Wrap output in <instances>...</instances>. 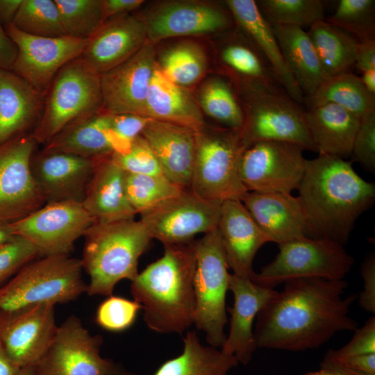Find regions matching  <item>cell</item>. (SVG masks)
Masks as SVG:
<instances>
[{
  "label": "cell",
  "instance_id": "obj_23",
  "mask_svg": "<svg viewBox=\"0 0 375 375\" xmlns=\"http://www.w3.org/2000/svg\"><path fill=\"white\" fill-rule=\"evenodd\" d=\"M219 240L234 275L251 279L258 250L269 242L240 199L222 202L217 225Z\"/></svg>",
  "mask_w": 375,
  "mask_h": 375
},
{
  "label": "cell",
  "instance_id": "obj_6",
  "mask_svg": "<svg viewBox=\"0 0 375 375\" xmlns=\"http://www.w3.org/2000/svg\"><path fill=\"white\" fill-rule=\"evenodd\" d=\"M81 259L56 255L35 259L0 288V312L67 303L87 292Z\"/></svg>",
  "mask_w": 375,
  "mask_h": 375
},
{
  "label": "cell",
  "instance_id": "obj_41",
  "mask_svg": "<svg viewBox=\"0 0 375 375\" xmlns=\"http://www.w3.org/2000/svg\"><path fill=\"white\" fill-rule=\"evenodd\" d=\"M11 24L22 32L32 35H67L54 0H22Z\"/></svg>",
  "mask_w": 375,
  "mask_h": 375
},
{
  "label": "cell",
  "instance_id": "obj_1",
  "mask_svg": "<svg viewBox=\"0 0 375 375\" xmlns=\"http://www.w3.org/2000/svg\"><path fill=\"white\" fill-rule=\"evenodd\" d=\"M344 279L296 278L258 312L253 331L258 348L301 351L318 348L341 331H353L358 322L350 310L358 298L344 296Z\"/></svg>",
  "mask_w": 375,
  "mask_h": 375
},
{
  "label": "cell",
  "instance_id": "obj_10",
  "mask_svg": "<svg viewBox=\"0 0 375 375\" xmlns=\"http://www.w3.org/2000/svg\"><path fill=\"white\" fill-rule=\"evenodd\" d=\"M278 245L275 258L251 278L261 286L274 289L303 278L344 279L354 263L343 245L326 238L303 237Z\"/></svg>",
  "mask_w": 375,
  "mask_h": 375
},
{
  "label": "cell",
  "instance_id": "obj_39",
  "mask_svg": "<svg viewBox=\"0 0 375 375\" xmlns=\"http://www.w3.org/2000/svg\"><path fill=\"white\" fill-rule=\"evenodd\" d=\"M124 188L128 201L136 214L157 206L178 195L184 189L164 175L127 172L124 173Z\"/></svg>",
  "mask_w": 375,
  "mask_h": 375
},
{
  "label": "cell",
  "instance_id": "obj_24",
  "mask_svg": "<svg viewBox=\"0 0 375 375\" xmlns=\"http://www.w3.org/2000/svg\"><path fill=\"white\" fill-rule=\"evenodd\" d=\"M241 201L269 242L280 244L303 237L312 238L297 197L288 193L247 192Z\"/></svg>",
  "mask_w": 375,
  "mask_h": 375
},
{
  "label": "cell",
  "instance_id": "obj_49",
  "mask_svg": "<svg viewBox=\"0 0 375 375\" xmlns=\"http://www.w3.org/2000/svg\"><path fill=\"white\" fill-rule=\"evenodd\" d=\"M351 154L356 160L372 172L375 170V112L360 119Z\"/></svg>",
  "mask_w": 375,
  "mask_h": 375
},
{
  "label": "cell",
  "instance_id": "obj_8",
  "mask_svg": "<svg viewBox=\"0 0 375 375\" xmlns=\"http://www.w3.org/2000/svg\"><path fill=\"white\" fill-rule=\"evenodd\" d=\"M244 149L239 130L205 126L197 131L190 189L208 201L241 200L248 192L240 176Z\"/></svg>",
  "mask_w": 375,
  "mask_h": 375
},
{
  "label": "cell",
  "instance_id": "obj_56",
  "mask_svg": "<svg viewBox=\"0 0 375 375\" xmlns=\"http://www.w3.org/2000/svg\"><path fill=\"white\" fill-rule=\"evenodd\" d=\"M20 369L10 358L0 340V375H17Z\"/></svg>",
  "mask_w": 375,
  "mask_h": 375
},
{
  "label": "cell",
  "instance_id": "obj_60",
  "mask_svg": "<svg viewBox=\"0 0 375 375\" xmlns=\"http://www.w3.org/2000/svg\"><path fill=\"white\" fill-rule=\"evenodd\" d=\"M302 375H339V374L335 371L329 368L321 367V369L319 370L309 372Z\"/></svg>",
  "mask_w": 375,
  "mask_h": 375
},
{
  "label": "cell",
  "instance_id": "obj_14",
  "mask_svg": "<svg viewBox=\"0 0 375 375\" xmlns=\"http://www.w3.org/2000/svg\"><path fill=\"white\" fill-rule=\"evenodd\" d=\"M222 203L201 198L185 188L141 213L140 221L151 238L163 245L185 244L193 241L195 235L217 228Z\"/></svg>",
  "mask_w": 375,
  "mask_h": 375
},
{
  "label": "cell",
  "instance_id": "obj_3",
  "mask_svg": "<svg viewBox=\"0 0 375 375\" xmlns=\"http://www.w3.org/2000/svg\"><path fill=\"white\" fill-rule=\"evenodd\" d=\"M196 258L193 241L165 244L162 257L131 281L147 326L159 333H182L194 322Z\"/></svg>",
  "mask_w": 375,
  "mask_h": 375
},
{
  "label": "cell",
  "instance_id": "obj_36",
  "mask_svg": "<svg viewBox=\"0 0 375 375\" xmlns=\"http://www.w3.org/2000/svg\"><path fill=\"white\" fill-rule=\"evenodd\" d=\"M307 101L310 108L338 105L360 119L375 112V96L367 91L360 77L352 72L328 77Z\"/></svg>",
  "mask_w": 375,
  "mask_h": 375
},
{
  "label": "cell",
  "instance_id": "obj_58",
  "mask_svg": "<svg viewBox=\"0 0 375 375\" xmlns=\"http://www.w3.org/2000/svg\"><path fill=\"white\" fill-rule=\"evenodd\" d=\"M360 77L367 91L375 96V70L363 72Z\"/></svg>",
  "mask_w": 375,
  "mask_h": 375
},
{
  "label": "cell",
  "instance_id": "obj_50",
  "mask_svg": "<svg viewBox=\"0 0 375 375\" xmlns=\"http://www.w3.org/2000/svg\"><path fill=\"white\" fill-rule=\"evenodd\" d=\"M363 279V290L358 299L360 306L365 311L375 312V255L370 254L364 260L360 269Z\"/></svg>",
  "mask_w": 375,
  "mask_h": 375
},
{
  "label": "cell",
  "instance_id": "obj_15",
  "mask_svg": "<svg viewBox=\"0 0 375 375\" xmlns=\"http://www.w3.org/2000/svg\"><path fill=\"white\" fill-rule=\"evenodd\" d=\"M36 144L26 133L0 145V221L14 223L45 204L31 169Z\"/></svg>",
  "mask_w": 375,
  "mask_h": 375
},
{
  "label": "cell",
  "instance_id": "obj_7",
  "mask_svg": "<svg viewBox=\"0 0 375 375\" xmlns=\"http://www.w3.org/2000/svg\"><path fill=\"white\" fill-rule=\"evenodd\" d=\"M102 107L101 75L80 56L55 76L30 133L37 144L44 146L69 124L99 112Z\"/></svg>",
  "mask_w": 375,
  "mask_h": 375
},
{
  "label": "cell",
  "instance_id": "obj_28",
  "mask_svg": "<svg viewBox=\"0 0 375 375\" xmlns=\"http://www.w3.org/2000/svg\"><path fill=\"white\" fill-rule=\"evenodd\" d=\"M124 172L111 155L98 160L93 176L81 201L95 223H111L134 219L124 188Z\"/></svg>",
  "mask_w": 375,
  "mask_h": 375
},
{
  "label": "cell",
  "instance_id": "obj_18",
  "mask_svg": "<svg viewBox=\"0 0 375 375\" xmlns=\"http://www.w3.org/2000/svg\"><path fill=\"white\" fill-rule=\"evenodd\" d=\"M54 307L38 304L0 312V340L19 367L34 366L51 345L58 327Z\"/></svg>",
  "mask_w": 375,
  "mask_h": 375
},
{
  "label": "cell",
  "instance_id": "obj_21",
  "mask_svg": "<svg viewBox=\"0 0 375 375\" xmlns=\"http://www.w3.org/2000/svg\"><path fill=\"white\" fill-rule=\"evenodd\" d=\"M147 41L142 15L127 13L105 21L81 56L101 75L133 56Z\"/></svg>",
  "mask_w": 375,
  "mask_h": 375
},
{
  "label": "cell",
  "instance_id": "obj_57",
  "mask_svg": "<svg viewBox=\"0 0 375 375\" xmlns=\"http://www.w3.org/2000/svg\"><path fill=\"white\" fill-rule=\"evenodd\" d=\"M321 367L329 368L335 371V372H337L339 375H367L365 374H363L359 372L349 369L338 364L328 362V361H325L323 360L321 362Z\"/></svg>",
  "mask_w": 375,
  "mask_h": 375
},
{
  "label": "cell",
  "instance_id": "obj_29",
  "mask_svg": "<svg viewBox=\"0 0 375 375\" xmlns=\"http://www.w3.org/2000/svg\"><path fill=\"white\" fill-rule=\"evenodd\" d=\"M144 117L199 131L205 126L203 112L186 88L174 84L160 70L153 72Z\"/></svg>",
  "mask_w": 375,
  "mask_h": 375
},
{
  "label": "cell",
  "instance_id": "obj_4",
  "mask_svg": "<svg viewBox=\"0 0 375 375\" xmlns=\"http://www.w3.org/2000/svg\"><path fill=\"white\" fill-rule=\"evenodd\" d=\"M83 271L90 278V296L112 294L123 279L138 275V260L152 238L141 222L134 219L111 223H94L84 235Z\"/></svg>",
  "mask_w": 375,
  "mask_h": 375
},
{
  "label": "cell",
  "instance_id": "obj_26",
  "mask_svg": "<svg viewBox=\"0 0 375 375\" xmlns=\"http://www.w3.org/2000/svg\"><path fill=\"white\" fill-rule=\"evenodd\" d=\"M235 24L249 37L262 55L279 85L299 104L303 94L291 74L282 55L272 24L253 0H227Z\"/></svg>",
  "mask_w": 375,
  "mask_h": 375
},
{
  "label": "cell",
  "instance_id": "obj_12",
  "mask_svg": "<svg viewBox=\"0 0 375 375\" xmlns=\"http://www.w3.org/2000/svg\"><path fill=\"white\" fill-rule=\"evenodd\" d=\"M303 151L283 141H260L247 147L240 162L243 185L248 192L291 194L305 172Z\"/></svg>",
  "mask_w": 375,
  "mask_h": 375
},
{
  "label": "cell",
  "instance_id": "obj_59",
  "mask_svg": "<svg viewBox=\"0 0 375 375\" xmlns=\"http://www.w3.org/2000/svg\"><path fill=\"white\" fill-rule=\"evenodd\" d=\"M15 235L11 223L0 221V244L11 239Z\"/></svg>",
  "mask_w": 375,
  "mask_h": 375
},
{
  "label": "cell",
  "instance_id": "obj_22",
  "mask_svg": "<svg viewBox=\"0 0 375 375\" xmlns=\"http://www.w3.org/2000/svg\"><path fill=\"white\" fill-rule=\"evenodd\" d=\"M229 290L234 302L227 308L231 314L230 329L221 350L234 356L238 363L247 365L258 349L253 330L254 320L277 291L234 274L231 276Z\"/></svg>",
  "mask_w": 375,
  "mask_h": 375
},
{
  "label": "cell",
  "instance_id": "obj_33",
  "mask_svg": "<svg viewBox=\"0 0 375 375\" xmlns=\"http://www.w3.org/2000/svg\"><path fill=\"white\" fill-rule=\"evenodd\" d=\"M238 364L234 356L202 344L192 331L183 338L182 353L164 362L152 375H230Z\"/></svg>",
  "mask_w": 375,
  "mask_h": 375
},
{
  "label": "cell",
  "instance_id": "obj_53",
  "mask_svg": "<svg viewBox=\"0 0 375 375\" xmlns=\"http://www.w3.org/2000/svg\"><path fill=\"white\" fill-rule=\"evenodd\" d=\"M143 3L142 0H102L103 22L110 18L131 13Z\"/></svg>",
  "mask_w": 375,
  "mask_h": 375
},
{
  "label": "cell",
  "instance_id": "obj_9",
  "mask_svg": "<svg viewBox=\"0 0 375 375\" xmlns=\"http://www.w3.org/2000/svg\"><path fill=\"white\" fill-rule=\"evenodd\" d=\"M196 265L194 274V322L206 333L208 344L222 347L226 339V297L231 274L217 228L193 241Z\"/></svg>",
  "mask_w": 375,
  "mask_h": 375
},
{
  "label": "cell",
  "instance_id": "obj_51",
  "mask_svg": "<svg viewBox=\"0 0 375 375\" xmlns=\"http://www.w3.org/2000/svg\"><path fill=\"white\" fill-rule=\"evenodd\" d=\"M354 67L360 73L375 70V38L358 41Z\"/></svg>",
  "mask_w": 375,
  "mask_h": 375
},
{
  "label": "cell",
  "instance_id": "obj_40",
  "mask_svg": "<svg viewBox=\"0 0 375 375\" xmlns=\"http://www.w3.org/2000/svg\"><path fill=\"white\" fill-rule=\"evenodd\" d=\"M256 3L272 25L303 28L324 19L326 2L322 0H261Z\"/></svg>",
  "mask_w": 375,
  "mask_h": 375
},
{
  "label": "cell",
  "instance_id": "obj_2",
  "mask_svg": "<svg viewBox=\"0 0 375 375\" xmlns=\"http://www.w3.org/2000/svg\"><path fill=\"white\" fill-rule=\"evenodd\" d=\"M312 238L344 246L355 223L375 200V185L360 177L351 162L319 155L307 160L297 188Z\"/></svg>",
  "mask_w": 375,
  "mask_h": 375
},
{
  "label": "cell",
  "instance_id": "obj_31",
  "mask_svg": "<svg viewBox=\"0 0 375 375\" xmlns=\"http://www.w3.org/2000/svg\"><path fill=\"white\" fill-rule=\"evenodd\" d=\"M272 26L288 67L303 94L308 98L328 76L307 31L294 26Z\"/></svg>",
  "mask_w": 375,
  "mask_h": 375
},
{
  "label": "cell",
  "instance_id": "obj_25",
  "mask_svg": "<svg viewBox=\"0 0 375 375\" xmlns=\"http://www.w3.org/2000/svg\"><path fill=\"white\" fill-rule=\"evenodd\" d=\"M193 129L150 119L142 135L152 149L162 173L182 188H190L196 152Z\"/></svg>",
  "mask_w": 375,
  "mask_h": 375
},
{
  "label": "cell",
  "instance_id": "obj_13",
  "mask_svg": "<svg viewBox=\"0 0 375 375\" xmlns=\"http://www.w3.org/2000/svg\"><path fill=\"white\" fill-rule=\"evenodd\" d=\"M95 223L81 202L45 203L25 217L11 223L15 235L26 238L38 256L69 255L76 241Z\"/></svg>",
  "mask_w": 375,
  "mask_h": 375
},
{
  "label": "cell",
  "instance_id": "obj_52",
  "mask_svg": "<svg viewBox=\"0 0 375 375\" xmlns=\"http://www.w3.org/2000/svg\"><path fill=\"white\" fill-rule=\"evenodd\" d=\"M323 360L334 362L367 375H375V353L351 356L338 360L326 359Z\"/></svg>",
  "mask_w": 375,
  "mask_h": 375
},
{
  "label": "cell",
  "instance_id": "obj_38",
  "mask_svg": "<svg viewBox=\"0 0 375 375\" xmlns=\"http://www.w3.org/2000/svg\"><path fill=\"white\" fill-rule=\"evenodd\" d=\"M158 66L170 81L183 88L198 82L208 68V58L203 48L193 42H183L167 49Z\"/></svg>",
  "mask_w": 375,
  "mask_h": 375
},
{
  "label": "cell",
  "instance_id": "obj_27",
  "mask_svg": "<svg viewBox=\"0 0 375 375\" xmlns=\"http://www.w3.org/2000/svg\"><path fill=\"white\" fill-rule=\"evenodd\" d=\"M45 95L12 70L0 69V145L34 128Z\"/></svg>",
  "mask_w": 375,
  "mask_h": 375
},
{
  "label": "cell",
  "instance_id": "obj_46",
  "mask_svg": "<svg viewBox=\"0 0 375 375\" xmlns=\"http://www.w3.org/2000/svg\"><path fill=\"white\" fill-rule=\"evenodd\" d=\"M37 257L36 249L22 236L15 235L0 244V285Z\"/></svg>",
  "mask_w": 375,
  "mask_h": 375
},
{
  "label": "cell",
  "instance_id": "obj_47",
  "mask_svg": "<svg viewBox=\"0 0 375 375\" xmlns=\"http://www.w3.org/2000/svg\"><path fill=\"white\" fill-rule=\"evenodd\" d=\"M150 119L133 114L112 115L109 139L113 153H126Z\"/></svg>",
  "mask_w": 375,
  "mask_h": 375
},
{
  "label": "cell",
  "instance_id": "obj_32",
  "mask_svg": "<svg viewBox=\"0 0 375 375\" xmlns=\"http://www.w3.org/2000/svg\"><path fill=\"white\" fill-rule=\"evenodd\" d=\"M112 115L102 110L75 121L44 146L48 149L98 159L109 156L113 150L109 139Z\"/></svg>",
  "mask_w": 375,
  "mask_h": 375
},
{
  "label": "cell",
  "instance_id": "obj_45",
  "mask_svg": "<svg viewBox=\"0 0 375 375\" xmlns=\"http://www.w3.org/2000/svg\"><path fill=\"white\" fill-rule=\"evenodd\" d=\"M112 160L124 172L147 175H164L150 145L141 135L124 153L111 155Z\"/></svg>",
  "mask_w": 375,
  "mask_h": 375
},
{
  "label": "cell",
  "instance_id": "obj_61",
  "mask_svg": "<svg viewBox=\"0 0 375 375\" xmlns=\"http://www.w3.org/2000/svg\"><path fill=\"white\" fill-rule=\"evenodd\" d=\"M17 375H35L34 367L28 366L21 368Z\"/></svg>",
  "mask_w": 375,
  "mask_h": 375
},
{
  "label": "cell",
  "instance_id": "obj_16",
  "mask_svg": "<svg viewBox=\"0 0 375 375\" xmlns=\"http://www.w3.org/2000/svg\"><path fill=\"white\" fill-rule=\"evenodd\" d=\"M6 32L17 49L12 71L44 94L58 71L80 57L88 42V39L69 35H32L22 32L12 24L8 26Z\"/></svg>",
  "mask_w": 375,
  "mask_h": 375
},
{
  "label": "cell",
  "instance_id": "obj_44",
  "mask_svg": "<svg viewBox=\"0 0 375 375\" xmlns=\"http://www.w3.org/2000/svg\"><path fill=\"white\" fill-rule=\"evenodd\" d=\"M142 309L135 300L110 295L98 306L95 322L102 328L111 332H122L130 328Z\"/></svg>",
  "mask_w": 375,
  "mask_h": 375
},
{
  "label": "cell",
  "instance_id": "obj_5",
  "mask_svg": "<svg viewBox=\"0 0 375 375\" xmlns=\"http://www.w3.org/2000/svg\"><path fill=\"white\" fill-rule=\"evenodd\" d=\"M244 120L240 131L244 148L260 141H283L317 152L304 111L281 85H237Z\"/></svg>",
  "mask_w": 375,
  "mask_h": 375
},
{
  "label": "cell",
  "instance_id": "obj_20",
  "mask_svg": "<svg viewBox=\"0 0 375 375\" xmlns=\"http://www.w3.org/2000/svg\"><path fill=\"white\" fill-rule=\"evenodd\" d=\"M99 159L45 148L35 151L31 169L45 203L81 202Z\"/></svg>",
  "mask_w": 375,
  "mask_h": 375
},
{
  "label": "cell",
  "instance_id": "obj_34",
  "mask_svg": "<svg viewBox=\"0 0 375 375\" xmlns=\"http://www.w3.org/2000/svg\"><path fill=\"white\" fill-rule=\"evenodd\" d=\"M240 31V34L227 33L228 37L219 46V58L225 70L237 85H280L262 55Z\"/></svg>",
  "mask_w": 375,
  "mask_h": 375
},
{
  "label": "cell",
  "instance_id": "obj_11",
  "mask_svg": "<svg viewBox=\"0 0 375 375\" xmlns=\"http://www.w3.org/2000/svg\"><path fill=\"white\" fill-rule=\"evenodd\" d=\"M103 337L92 335L81 320L69 316L51 345L33 366L35 375H137L100 354Z\"/></svg>",
  "mask_w": 375,
  "mask_h": 375
},
{
  "label": "cell",
  "instance_id": "obj_35",
  "mask_svg": "<svg viewBox=\"0 0 375 375\" xmlns=\"http://www.w3.org/2000/svg\"><path fill=\"white\" fill-rule=\"evenodd\" d=\"M307 33L328 77L351 72L358 42L356 38L325 19L311 25Z\"/></svg>",
  "mask_w": 375,
  "mask_h": 375
},
{
  "label": "cell",
  "instance_id": "obj_48",
  "mask_svg": "<svg viewBox=\"0 0 375 375\" xmlns=\"http://www.w3.org/2000/svg\"><path fill=\"white\" fill-rule=\"evenodd\" d=\"M354 331L351 340L342 347L328 350L323 359L338 360L345 358L375 353V317H369Z\"/></svg>",
  "mask_w": 375,
  "mask_h": 375
},
{
  "label": "cell",
  "instance_id": "obj_17",
  "mask_svg": "<svg viewBox=\"0 0 375 375\" xmlns=\"http://www.w3.org/2000/svg\"><path fill=\"white\" fill-rule=\"evenodd\" d=\"M142 17L147 40L153 44L173 37L223 33L235 24L226 6L199 1L160 2Z\"/></svg>",
  "mask_w": 375,
  "mask_h": 375
},
{
  "label": "cell",
  "instance_id": "obj_30",
  "mask_svg": "<svg viewBox=\"0 0 375 375\" xmlns=\"http://www.w3.org/2000/svg\"><path fill=\"white\" fill-rule=\"evenodd\" d=\"M304 116L319 155L343 158L351 154L358 116L333 103L310 108Z\"/></svg>",
  "mask_w": 375,
  "mask_h": 375
},
{
  "label": "cell",
  "instance_id": "obj_37",
  "mask_svg": "<svg viewBox=\"0 0 375 375\" xmlns=\"http://www.w3.org/2000/svg\"><path fill=\"white\" fill-rule=\"evenodd\" d=\"M232 86L233 84L222 77L208 79L200 88L198 103L201 111L225 128L241 131L244 112Z\"/></svg>",
  "mask_w": 375,
  "mask_h": 375
},
{
  "label": "cell",
  "instance_id": "obj_43",
  "mask_svg": "<svg viewBox=\"0 0 375 375\" xmlns=\"http://www.w3.org/2000/svg\"><path fill=\"white\" fill-rule=\"evenodd\" d=\"M326 21L358 41L375 38V1L341 0Z\"/></svg>",
  "mask_w": 375,
  "mask_h": 375
},
{
  "label": "cell",
  "instance_id": "obj_19",
  "mask_svg": "<svg viewBox=\"0 0 375 375\" xmlns=\"http://www.w3.org/2000/svg\"><path fill=\"white\" fill-rule=\"evenodd\" d=\"M157 65L154 44L147 41L135 54L101 75L102 111L144 117L146 100Z\"/></svg>",
  "mask_w": 375,
  "mask_h": 375
},
{
  "label": "cell",
  "instance_id": "obj_54",
  "mask_svg": "<svg viewBox=\"0 0 375 375\" xmlns=\"http://www.w3.org/2000/svg\"><path fill=\"white\" fill-rule=\"evenodd\" d=\"M17 55L15 43L0 26V69L12 70Z\"/></svg>",
  "mask_w": 375,
  "mask_h": 375
},
{
  "label": "cell",
  "instance_id": "obj_42",
  "mask_svg": "<svg viewBox=\"0 0 375 375\" xmlns=\"http://www.w3.org/2000/svg\"><path fill=\"white\" fill-rule=\"evenodd\" d=\"M67 35L89 39L102 25V0H54Z\"/></svg>",
  "mask_w": 375,
  "mask_h": 375
},
{
  "label": "cell",
  "instance_id": "obj_55",
  "mask_svg": "<svg viewBox=\"0 0 375 375\" xmlns=\"http://www.w3.org/2000/svg\"><path fill=\"white\" fill-rule=\"evenodd\" d=\"M22 0H0V22L12 24Z\"/></svg>",
  "mask_w": 375,
  "mask_h": 375
}]
</instances>
